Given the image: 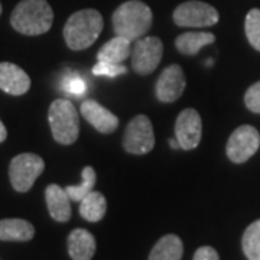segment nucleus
I'll list each match as a JSON object with an SVG mask.
<instances>
[{
  "label": "nucleus",
  "instance_id": "obj_1",
  "mask_svg": "<svg viewBox=\"0 0 260 260\" xmlns=\"http://www.w3.org/2000/svg\"><path fill=\"white\" fill-rule=\"evenodd\" d=\"M52 22L54 12L47 0H20L10 15V25L26 37L45 34Z\"/></svg>",
  "mask_w": 260,
  "mask_h": 260
},
{
  "label": "nucleus",
  "instance_id": "obj_2",
  "mask_svg": "<svg viewBox=\"0 0 260 260\" xmlns=\"http://www.w3.org/2000/svg\"><path fill=\"white\" fill-rule=\"evenodd\" d=\"M104 22L102 13L95 9H83L73 13L64 26L65 44L73 51L91 47L102 34Z\"/></svg>",
  "mask_w": 260,
  "mask_h": 260
},
{
  "label": "nucleus",
  "instance_id": "obj_3",
  "mask_svg": "<svg viewBox=\"0 0 260 260\" xmlns=\"http://www.w3.org/2000/svg\"><path fill=\"white\" fill-rule=\"evenodd\" d=\"M152 10L140 0H129L121 3L112 16L114 34L119 37L136 41L145 37L152 26Z\"/></svg>",
  "mask_w": 260,
  "mask_h": 260
},
{
  "label": "nucleus",
  "instance_id": "obj_4",
  "mask_svg": "<svg viewBox=\"0 0 260 260\" xmlns=\"http://www.w3.org/2000/svg\"><path fill=\"white\" fill-rule=\"evenodd\" d=\"M48 120L54 139L61 145H73L80 135V119L74 104L67 99L52 102Z\"/></svg>",
  "mask_w": 260,
  "mask_h": 260
},
{
  "label": "nucleus",
  "instance_id": "obj_5",
  "mask_svg": "<svg viewBox=\"0 0 260 260\" xmlns=\"http://www.w3.org/2000/svg\"><path fill=\"white\" fill-rule=\"evenodd\" d=\"M45 162L35 153H20L10 160V184L18 192H28L44 172Z\"/></svg>",
  "mask_w": 260,
  "mask_h": 260
},
{
  "label": "nucleus",
  "instance_id": "obj_6",
  "mask_svg": "<svg viewBox=\"0 0 260 260\" xmlns=\"http://www.w3.org/2000/svg\"><path fill=\"white\" fill-rule=\"evenodd\" d=\"M218 19L220 15L217 9L200 0L181 3L174 10V22L181 28H208L214 26Z\"/></svg>",
  "mask_w": 260,
  "mask_h": 260
},
{
  "label": "nucleus",
  "instance_id": "obj_7",
  "mask_svg": "<svg viewBox=\"0 0 260 260\" xmlns=\"http://www.w3.org/2000/svg\"><path fill=\"white\" fill-rule=\"evenodd\" d=\"M155 146V133L153 126L146 116L139 114L129 121L124 138L123 148L132 155H145Z\"/></svg>",
  "mask_w": 260,
  "mask_h": 260
},
{
  "label": "nucleus",
  "instance_id": "obj_8",
  "mask_svg": "<svg viewBox=\"0 0 260 260\" xmlns=\"http://www.w3.org/2000/svg\"><path fill=\"white\" fill-rule=\"evenodd\" d=\"M164 45L156 37H142L132 48V68L140 75L152 74L162 59Z\"/></svg>",
  "mask_w": 260,
  "mask_h": 260
},
{
  "label": "nucleus",
  "instance_id": "obj_9",
  "mask_svg": "<svg viewBox=\"0 0 260 260\" xmlns=\"http://www.w3.org/2000/svg\"><path fill=\"white\" fill-rule=\"evenodd\" d=\"M260 146V133L249 124H243L234 130L229 138L225 152L234 164H244L257 152Z\"/></svg>",
  "mask_w": 260,
  "mask_h": 260
},
{
  "label": "nucleus",
  "instance_id": "obj_10",
  "mask_svg": "<svg viewBox=\"0 0 260 260\" xmlns=\"http://www.w3.org/2000/svg\"><path fill=\"white\" fill-rule=\"evenodd\" d=\"M203 136V121L201 116L195 109H185L179 113L175 123V138L179 146L184 150L195 149Z\"/></svg>",
  "mask_w": 260,
  "mask_h": 260
},
{
  "label": "nucleus",
  "instance_id": "obj_11",
  "mask_svg": "<svg viewBox=\"0 0 260 260\" xmlns=\"http://www.w3.org/2000/svg\"><path fill=\"white\" fill-rule=\"evenodd\" d=\"M185 75L184 70L178 64L167 67L159 75L156 83V97L162 103H174L182 95L185 90Z\"/></svg>",
  "mask_w": 260,
  "mask_h": 260
},
{
  "label": "nucleus",
  "instance_id": "obj_12",
  "mask_svg": "<svg viewBox=\"0 0 260 260\" xmlns=\"http://www.w3.org/2000/svg\"><path fill=\"white\" fill-rule=\"evenodd\" d=\"M80 110L84 119L100 133H113L119 127V117L95 100H84Z\"/></svg>",
  "mask_w": 260,
  "mask_h": 260
},
{
  "label": "nucleus",
  "instance_id": "obj_13",
  "mask_svg": "<svg viewBox=\"0 0 260 260\" xmlns=\"http://www.w3.org/2000/svg\"><path fill=\"white\" fill-rule=\"evenodd\" d=\"M30 88L29 75L16 64L0 62V90L10 95H22Z\"/></svg>",
  "mask_w": 260,
  "mask_h": 260
},
{
  "label": "nucleus",
  "instance_id": "obj_14",
  "mask_svg": "<svg viewBox=\"0 0 260 260\" xmlns=\"http://www.w3.org/2000/svg\"><path fill=\"white\" fill-rule=\"evenodd\" d=\"M45 200H47L48 211L51 217L58 223H65L71 218V204L70 197L64 188L56 184H51L45 189Z\"/></svg>",
  "mask_w": 260,
  "mask_h": 260
},
{
  "label": "nucleus",
  "instance_id": "obj_15",
  "mask_svg": "<svg viewBox=\"0 0 260 260\" xmlns=\"http://www.w3.org/2000/svg\"><path fill=\"white\" fill-rule=\"evenodd\" d=\"M68 253L73 260H91L95 253V239L84 229H75L68 236Z\"/></svg>",
  "mask_w": 260,
  "mask_h": 260
},
{
  "label": "nucleus",
  "instance_id": "obj_16",
  "mask_svg": "<svg viewBox=\"0 0 260 260\" xmlns=\"http://www.w3.org/2000/svg\"><path fill=\"white\" fill-rule=\"evenodd\" d=\"M35 236L34 225L22 218L0 220V240L2 242H29Z\"/></svg>",
  "mask_w": 260,
  "mask_h": 260
},
{
  "label": "nucleus",
  "instance_id": "obj_17",
  "mask_svg": "<svg viewBox=\"0 0 260 260\" xmlns=\"http://www.w3.org/2000/svg\"><path fill=\"white\" fill-rule=\"evenodd\" d=\"M130 54H132V41L127 38L116 35L100 48V51L97 54V59L104 61V62L121 64L123 61H126L129 58Z\"/></svg>",
  "mask_w": 260,
  "mask_h": 260
},
{
  "label": "nucleus",
  "instance_id": "obj_18",
  "mask_svg": "<svg viewBox=\"0 0 260 260\" xmlns=\"http://www.w3.org/2000/svg\"><path fill=\"white\" fill-rule=\"evenodd\" d=\"M184 253L182 240L177 234L160 237L149 254V260H181Z\"/></svg>",
  "mask_w": 260,
  "mask_h": 260
},
{
  "label": "nucleus",
  "instance_id": "obj_19",
  "mask_svg": "<svg viewBox=\"0 0 260 260\" xmlns=\"http://www.w3.org/2000/svg\"><path fill=\"white\" fill-rule=\"evenodd\" d=\"M215 41L211 32H185L175 39V47L184 55H195L205 45H210Z\"/></svg>",
  "mask_w": 260,
  "mask_h": 260
},
{
  "label": "nucleus",
  "instance_id": "obj_20",
  "mask_svg": "<svg viewBox=\"0 0 260 260\" xmlns=\"http://www.w3.org/2000/svg\"><path fill=\"white\" fill-rule=\"evenodd\" d=\"M107 211V203L102 192L91 191L80 201V214L84 220L90 223H97L103 220Z\"/></svg>",
  "mask_w": 260,
  "mask_h": 260
},
{
  "label": "nucleus",
  "instance_id": "obj_21",
  "mask_svg": "<svg viewBox=\"0 0 260 260\" xmlns=\"http://www.w3.org/2000/svg\"><path fill=\"white\" fill-rule=\"evenodd\" d=\"M242 247L249 260H260V220L251 223L243 234Z\"/></svg>",
  "mask_w": 260,
  "mask_h": 260
},
{
  "label": "nucleus",
  "instance_id": "obj_22",
  "mask_svg": "<svg viewBox=\"0 0 260 260\" xmlns=\"http://www.w3.org/2000/svg\"><path fill=\"white\" fill-rule=\"evenodd\" d=\"M95 185V171L91 167H85L81 172V182L78 185H70L65 188L71 201L80 203L84 197L90 194Z\"/></svg>",
  "mask_w": 260,
  "mask_h": 260
},
{
  "label": "nucleus",
  "instance_id": "obj_23",
  "mask_svg": "<svg viewBox=\"0 0 260 260\" xmlns=\"http://www.w3.org/2000/svg\"><path fill=\"white\" fill-rule=\"evenodd\" d=\"M244 30L251 47L260 51V9H251L247 13Z\"/></svg>",
  "mask_w": 260,
  "mask_h": 260
},
{
  "label": "nucleus",
  "instance_id": "obj_24",
  "mask_svg": "<svg viewBox=\"0 0 260 260\" xmlns=\"http://www.w3.org/2000/svg\"><path fill=\"white\" fill-rule=\"evenodd\" d=\"M62 88L67 93L74 94V95H83L87 90V85H85V81L81 75L68 74L65 75L64 80H62Z\"/></svg>",
  "mask_w": 260,
  "mask_h": 260
},
{
  "label": "nucleus",
  "instance_id": "obj_25",
  "mask_svg": "<svg viewBox=\"0 0 260 260\" xmlns=\"http://www.w3.org/2000/svg\"><path fill=\"white\" fill-rule=\"evenodd\" d=\"M127 68L124 65L116 64V62H104V61H99L97 64L93 67L94 75H104V77H117V75L126 74Z\"/></svg>",
  "mask_w": 260,
  "mask_h": 260
},
{
  "label": "nucleus",
  "instance_id": "obj_26",
  "mask_svg": "<svg viewBox=\"0 0 260 260\" xmlns=\"http://www.w3.org/2000/svg\"><path fill=\"white\" fill-rule=\"evenodd\" d=\"M244 103L250 112L260 114V81L254 83L247 88V91L244 94Z\"/></svg>",
  "mask_w": 260,
  "mask_h": 260
},
{
  "label": "nucleus",
  "instance_id": "obj_27",
  "mask_svg": "<svg viewBox=\"0 0 260 260\" xmlns=\"http://www.w3.org/2000/svg\"><path fill=\"white\" fill-rule=\"evenodd\" d=\"M194 260H220L218 253L211 246H203L197 249L194 254Z\"/></svg>",
  "mask_w": 260,
  "mask_h": 260
},
{
  "label": "nucleus",
  "instance_id": "obj_28",
  "mask_svg": "<svg viewBox=\"0 0 260 260\" xmlns=\"http://www.w3.org/2000/svg\"><path fill=\"white\" fill-rule=\"evenodd\" d=\"M6 138H8V130H6L5 124H3L2 120H0V143H2V142H5Z\"/></svg>",
  "mask_w": 260,
  "mask_h": 260
},
{
  "label": "nucleus",
  "instance_id": "obj_29",
  "mask_svg": "<svg viewBox=\"0 0 260 260\" xmlns=\"http://www.w3.org/2000/svg\"><path fill=\"white\" fill-rule=\"evenodd\" d=\"M169 146L174 149H181V146H179V142L177 140V138H175V139H169Z\"/></svg>",
  "mask_w": 260,
  "mask_h": 260
},
{
  "label": "nucleus",
  "instance_id": "obj_30",
  "mask_svg": "<svg viewBox=\"0 0 260 260\" xmlns=\"http://www.w3.org/2000/svg\"><path fill=\"white\" fill-rule=\"evenodd\" d=\"M0 15H2V3H0Z\"/></svg>",
  "mask_w": 260,
  "mask_h": 260
}]
</instances>
